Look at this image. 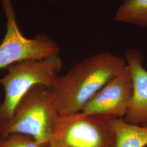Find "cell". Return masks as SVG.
<instances>
[{
	"instance_id": "obj_10",
	"label": "cell",
	"mask_w": 147,
	"mask_h": 147,
	"mask_svg": "<svg viewBox=\"0 0 147 147\" xmlns=\"http://www.w3.org/2000/svg\"><path fill=\"white\" fill-rule=\"evenodd\" d=\"M0 147H42L29 135L13 133L4 138L0 137Z\"/></svg>"
},
{
	"instance_id": "obj_8",
	"label": "cell",
	"mask_w": 147,
	"mask_h": 147,
	"mask_svg": "<svg viewBox=\"0 0 147 147\" xmlns=\"http://www.w3.org/2000/svg\"><path fill=\"white\" fill-rule=\"evenodd\" d=\"M116 136L115 147L147 146V126L132 124L123 118L109 121Z\"/></svg>"
},
{
	"instance_id": "obj_4",
	"label": "cell",
	"mask_w": 147,
	"mask_h": 147,
	"mask_svg": "<svg viewBox=\"0 0 147 147\" xmlns=\"http://www.w3.org/2000/svg\"><path fill=\"white\" fill-rule=\"evenodd\" d=\"M116 136L109 121L82 112L57 115L49 147H115Z\"/></svg>"
},
{
	"instance_id": "obj_13",
	"label": "cell",
	"mask_w": 147,
	"mask_h": 147,
	"mask_svg": "<svg viewBox=\"0 0 147 147\" xmlns=\"http://www.w3.org/2000/svg\"><path fill=\"white\" fill-rule=\"evenodd\" d=\"M1 104H0V107H1Z\"/></svg>"
},
{
	"instance_id": "obj_5",
	"label": "cell",
	"mask_w": 147,
	"mask_h": 147,
	"mask_svg": "<svg viewBox=\"0 0 147 147\" xmlns=\"http://www.w3.org/2000/svg\"><path fill=\"white\" fill-rule=\"evenodd\" d=\"M7 20L6 32L0 44V69L25 60H40L59 55L58 44L47 35L27 38L22 33L16 18L12 0H0Z\"/></svg>"
},
{
	"instance_id": "obj_6",
	"label": "cell",
	"mask_w": 147,
	"mask_h": 147,
	"mask_svg": "<svg viewBox=\"0 0 147 147\" xmlns=\"http://www.w3.org/2000/svg\"><path fill=\"white\" fill-rule=\"evenodd\" d=\"M133 93L131 73L126 64L85 105L84 114L106 121L124 118Z\"/></svg>"
},
{
	"instance_id": "obj_9",
	"label": "cell",
	"mask_w": 147,
	"mask_h": 147,
	"mask_svg": "<svg viewBox=\"0 0 147 147\" xmlns=\"http://www.w3.org/2000/svg\"><path fill=\"white\" fill-rule=\"evenodd\" d=\"M115 21L147 27V0H124L116 12Z\"/></svg>"
},
{
	"instance_id": "obj_3",
	"label": "cell",
	"mask_w": 147,
	"mask_h": 147,
	"mask_svg": "<svg viewBox=\"0 0 147 147\" xmlns=\"http://www.w3.org/2000/svg\"><path fill=\"white\" fill-rule=\"evenodd\" d=\"M59 55L40 60H25L13 64L7 73L0 78L5 99L0 107V124L9 121L22 98L37 84L51 89L62 69Z\"/></svg>"
},
{
	"instance_id": "obj_7",
	"label": "cell",
	"mask_w": 147,
	"mask_h": 147,
	"mask_svg": "<svg viewBox=\"0 0 147 147\" xmlns=\"http://www.w3.org/2000/svg\"><path fill=\"white\" fill-rule=\"evenodd\" d=\"M125 57L131 73L133 93L129 110L123 119L130 124L142 125L147 123V70L143 65V56L139 50L129 49Z\"/></svg>"
},
{
	"instance_id": "obj_1",
	"label": "cell",
	"mask_w": 147,
	"mask_h": 147,
	"mask_svg": "<svg viewBox=\"0 0 147 147\" xmlns=\"http://www.w3.org/2000/svg\"><path fill=\"white\" fill-rule=\"evenodd\" d=\"M125 60L110 53H101L76 63L59 76L51 89L53 104L58 115L81 112L84 106L126 65Z\"/></svg>"
},
{
	"instance_id": "obj_12",
	"label": "cell",
	"mask_w": 147,
	"mask_h": 147,
	"mask_svg": "<svg viewBox=\"0 0 147 147\" xmlns=\"http://www.w3.org/2000/svg\"><path fill=\"white\" fill-rule=\"evenodd\" d=\"M143 125V126H147V123H145V124H144L143 125Z\"/></svg>"
},
{
	"instance_id": "obj_11",
	"label": "cell",
	"mask_w": 147,
	"mask_h": 147,
	"mask_svg": "<svg viewBox=\"0 0 147 147\" xmlns=\"http://www.w3.org/2000/svg\"><path fill=\"white\" fill-rule=\"evenodd\" d=\"M48 1H52V2H56V1H58L59 0H48Z\"/></svg>"
},
{
	"instance_id": "obj_2",
	"label": "cell",
	"mask_w": 147,
	"mask_h": 147,
	"mask_svg": "<svg viewBox=\"0 0 147 147\" xmlns=\"http://www.w3.org/2000/svg\"><path fill=\"white\" fill-rule=\"evenodd\" d=\"M57 115L51 89L37 84L22 98L11 119L0 124V137L20 133L32 137L42 147H49Z\"/></svg>"
}]
</instances>
